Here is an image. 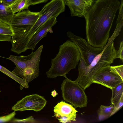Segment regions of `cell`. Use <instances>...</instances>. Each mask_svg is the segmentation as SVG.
Masks as SVG:
<instances>
[{"mask_svg": "<svg viewBox=\"0 0 123 123\" xmlns=\"http://www.w3.org/2000/svg\"><path fill=\"white\" fill-rule=\"evenodd\" d=\"M120 4L118 0H96L84 16L87 41L95 47L106 45Z\"/></svg>", "mask_w": 123, "mask_h": 123, "instance_id": "6da1fadb", "label": "cell"}, {"mask_svg": "<svg viewBox=\"0 0 123 123\" xmlns=\"http://www.w3.org/2000/svg\"><path fill=\"white\" fill-rule=\"evenodd\" d=\"M80 57V53L76 45L71 40L67 41L60 46L58 54L52 59L51 67L46 72L47 77H65L71 70L75 68Z\"/></svg>", "mask_w": 123, "mask_h": 123, "instance_id": "7a4b0ae2", "label": "cell"}, {"mask_svg": "<svg viewBox=\"0 0 123 123\" xmlns=\"http://www.w3.org/2000/svg\"><path fill=\"white\" fill-rule=\"evenodd\" d=\"M43 48V45H41L35 51H32L27 56L10 55L6 58L16 65L12 72L25 79L28 83L37 77L39 75V65Z\"/></svg>", "mask_w": 123, "mask_h": 123, "instance_id": "3957f363", "label": "cell"}, {"mask_svg": "<svg viewBox=\"0 0 123 123\" xmlns=\"http://www.w3.org/2000/svg\"><path fill=\"white\" fill-rule=\"evenodd\" d=\"M41 14V12L24 10L14 14L10 25L13 32L11 40L15 39L28 32L36 22Z\"/></svg>", "mask_w": 123, "mask_h": 123, "instance_id": "277c9868", "label": "cell"}, {"mask_svg": "<svg viewBox=\"0 0 123 123\" xmlns=\"http://www.w3.org/2000/svg\"><path fill=\"white\" fill-rule=\"evenodd\" d=\"M117 51L114 43H113L105 48L101 58L95 65L90 68L87 66H86L84 76L78 82L84 90L88 87L92 83L93 77L100 68L110 65L113 63L114 60L117 58Z\"/></svg>", "mask_w": 123, "mask_h": 123, "instance_id": "5b68a950", "label": "cell"}, {"mask_svg": "<svg viewBox=\"0 0 123 123\" xmlns=\"http://www.w3.org/2000/svg\"><path fill=\"white\" fill-rule=\"evenodd\" d=\"M65 77L61 88L63 99L76 107H86L87 98L84 90L78 82L69 79L66 76Z\"/></svg>", "mask_w": 123, "mask_h": 123, "instance_id": "8992f818", "label": "cell"}, {"mask_svg": "<svg viewBox=\"0 0 123 123\" xmlns=\"http://www.w3.org/2000/svg\"><path fill=\"white\" fill-rule=\"evenodd\" d=\"M67 36L77 46L81 56L87 66L89 65L98 55L102 52L109 45L106 44L101 47H95L90 44L85 39L76 36L72 32H67Z\"/></svg>", "mask_w": 123, "mask_h": 123, "instance_id": "52a82bcc", "label": "cell"}, {"mask_svg": "<svg viewBox=\"0 0 123 123\" xmlns=\"http://www.w3.org/2000/svg\"><path fill=\"white\" fill-rule=\"evenodd\" d=\"M123 82V79L110 65L100 68L93 77L92 83L100 84L111 90Z\"/></svg>", "mask_w": 123, "mask_h": 123, "instance_id": "ba28073f", "label": "cell"}, {"mask_svg": "<svg viewBox=\"0 0 123 123\" xmlns=\"http://www.w3.org/2000/svg\"><path fill=\"white\" fill-rule=\"evenodd\" d=\"M47 102L43 97L37 94H33L26 96L17 102L12 109L15 111L31 110L39 111L45 106Z\"/></svg>", "mask_w": 123, "mask_h": 123, "instance_id": "9c48e42d", "label": "cell"}, {"mask_svg": "<svg viewBox=\"0 0 123 123\" xmlns=\"http://www.w3.org/2000/svg\"><path fill=\"white\" fill-rule=\"evenodd\" d=\"M54 115L59 121L63 123L76 121V113L78 111L72 105L64 101L58 103L54 107Z\"/></svg>", "mask_w": 123, "mask_h": 123, "instance_id": "30bf717a", "label": "cell"}, {"mask_svg": "<svg viewBox=\"0 0 123 123\" xmlns=\"http://www.w3.org/2000/svg\"><path fill=\"white\" fill-rule=\"evenodd\" d=\"M69 7L71 16L84 17L91 8L95 0H63Z\"/></svg>", "mask_w": 123, "mask_h": 123, "instance_id": "8fae6325", "label": "cell"}, {"mask_svg": "<svg viewBox=\"0 0 123 123\" xmlns=\"http://www.w3.org/2000/svg\"><path fill=\"white\" fill-rule=\"evenodd\" d=\"M56 22V17H53L44 23L31 38L26 46V50L28 49L34 50L38 42L47 36L48 32H53L52 28Z\"/></svg>", "mask_w": 123, "mask_h": 123, "instance_id": "7c38bea8", "label": "cell"}, {"mask_svg": "<svg viewBox=\"0 0 123 123\" xmlns=\"http://www.w3.org/2000/svg\"><path fill=\"white\" fill-rule=\"evenodd\" d=\"M10 6L0 0V20L10 25L14 14Z\"/></svg>", "mask_w": 123, "mask_h": 123, "instance_id": "4fadbf2b", "label": "cell"}, {"mask_svg": "<svg viewBox=\"0 0 123 123\" xmlns=\"http://www.w3.org/2000/svg\"><path fill=\"white\" fill-rule=\"evenodd\" d=\"M0 71L17 81L20 84V89L22 90L23 87L28 88V83L26 80L17 76L4 67L0 65Z\"/></svg>", "mask_w": 123, "mask_h": 123, "instance_id": "5bb4252c", "label": "cell"}, {"mask_svg": "<svg viewBox=\"0 0 123 123\" xmlns=\"http://www.w3.org/2000/svg\"><path fill=\"white\" fill-rule=\"evenodd\" d=\"M112 95L111 99V103L115 106L123 96V82L117 85L111 89Z\"/></svg>", "mask_w": 123, "mask_h": 123, "instance_id": "9a60e30c", "label": "cell"}, {"mask_svg": "<svg viewBox=\"0 0 123 123\" xmlns=\"http://www.w3.org/2000/svg\"><path fill=\"white\" fill-rule=\"evenodd\" d=\"M31 5L30 0H16L10 6L14 14L28 9Z\"/></svg>", "mask_w": 123, "mask_h": 123, "instance_id": "2e32d148", "label": "cell"}, {"mask_svg": "<svg viewBox=\"0 0 123 123\" xmlns=\"http://www.w3.org/2000/svg\"><path fill=\"white\" fill-rule=\"evenodd\" d=\"M0 34L13 36V31L10 25L0 21Z\"/></svg>", "mask_w": 123, "mask_h": 123, "instance_id": "e0dca14e", "label": "cell"}, {"mask_svg": "<svg viewBox=\"0 0 123 123\" xmlns=\"http://www.w3.org/2000/svg\"><path fill=\"white\" fill-rule=\"evenodd\" d=\"M87 66L83 58L80 56L78 66V76L77 79L75 80V81L79 82L81 80L84 76L86 67Z\"/></svg>", "mask_w": 123, "mask_h": 123, "instance_id": "ac0fdd59", "label": "cell"}, {"mask_svg": "<svg viewBox=\"0 0 123 123\" xmlns=\"http://www.w3.org/2000/svg\"><path fill=\"white\" fill-rule=\"evenodd\" d=\"M114 106L111 104L109 106H105L103 105L100 106L99 112L105 115L108 117H111V115L114 109Z\"/></svg>", "mask_w": 123, "mask_h": 123, "instance_id": "d6986e66", "label": "cell"}, {"mask_svg": "<svg viewBox=\"0 0 123 123\" xmlns=\"http://www.w3.org/2000/svg\"><path fill=\"white\" fill-rule=\"evenodd\" d=\"M16 114L15 111L6 116L0 117V123H6L10 121Z\"/></svg>", "mask_w": 123, "mask_h": 123, "instance_id": "ffe728a7", "label": "cell"}, {"mask_svg": "<svg viewBox=\"0 0 123 123\" xmlns=\"http://www.w3.org/2000/svg\"><path fill=\"white\" fill-rule=\"evenodd\" d=\"M34 119L33 117H29L24 119H14L11 121L10 122L16 123H33Z\"/></svg>", "mask_w": 123, "mask_h": 123, "instance_id": "44dd1931", "label": "cell"}, {"mask_svg": "<svg viewBox=\"0 0 123 123\" xmlns=\"http://www.w3.org/2000/svg\"><path fill=\"white\" fill-rule=\"evenodd\" d=\"M123 105V96L121 97L120 100L116 105L114 106V109L112 113L111 116L113 115L120 110Z\"/></svg>", "mask_w": 123, "mask_h": 123, "instance_id": "7402d4cb", "label": "cell"}, {"mask_svg": "<svg viewBox=\"0 0 123 123\" xmlns=\"http://www.w3.org/2000/svg\"><path fill=\"white\" fill-rule=\"evenodd\" d=\"M119 13L117 21V24L120 22L123 19V0H121V4L119 7Z\"/></svg>", "mask_w": 123, "mask_h": 123, "instance_id": "603a6c76", "label": "cell"}, {"mask_svg": "<svg viewBox=\"0 0 123 123\" xmlns=\"http://www.w3.org/2000/svg\"><path fill=\"white\" fill-rule=\"evenodd\" d=\"M123 41L122 40L120 42V46L118 50L117 51V58H119L123 61Z\"/></svg>", "mask_w": 123, "mask_h": 123, "instance_id": "cb8c5ba5", "label": "cell"}, {"mask_svg": "<svg viewBox=\"0 0 123 123\" xmlns=\"http://www.w3.org/2000/svg\"><path fill=\"white\" fill-rule=\"evenodd\" d=\"M113 68L123 79V65L112 66Z\"/></svg>", "mask_w": 123, "mask_h": 123, "instance_id": "d4e9b609", "label": "cell"}, {"mask_svg": "<svg viewBox=\"0 0 123 123\" xmlns=\"http://www.w3.org/2000/svg\"><path fill=\"white\" fill-rule=\"evenodd\" d=\"M12 36L0 34V41H11Z\"/></svg>", "mask_w": 123, "mask_h": 123, "instance_id": "484cf974", "label": "cell"}, {"mask_svg": "<svg viewBox=\"0 0 123 123\" xmlns=\"http://www.w3.org/2000/svg\"><path fill=\"white\" fill-rule=\"evenodd\" d=\"M31 5H33L41 3L46 2L48 0H30Z\"/></svg>", "mask_w": 123, "mask_h": 123, "instance_id": "4316f807", "label": "cell"}, {"mask_svg": "<svg viewBox=\"0 0 123 123\" xmlns=\"http://www.w3.org/2000/svg\"><path fill=\"white\" fill-rule=\"evenodd\" d=\"M98 116L99 120L100 121L103 120L108 117L100 113L99 112L98 113Z\"/></svg>", "mask_w": 123, "mask_h": 123, "instance_id": "83f0119b", "label": "cell"}, {"mask_svg": "<svg viewBox=\"0 0 123 123\" xmlns=\"http://www.w3.org/2000/svg\"><path fill=\"white\" fill-rule=\"evenodd\" d=\"M5 4L9 6L11 5L16 0H1Z\"/></svg>", "mask_w": 123, "mask_h": 123, "instance_id": "f1b7e54d", "label": "cell"}, {"mask_svg": "<svg viewBox=\"0 0 123 123\" xmlns=\"http://www.w3.org/2000/svg\"><path fill=\"white\" fill-rule=\"evenodd\" d=\"M57 94V93L55 90H54L52 92L51 95L53 97H55Z\"/></svg>", "mask_w": 123, "mask_h": 123, "instance_id": "f546056e", "label": "cell"}, {"mask_svg": "<svg viewBox=\"0 0 123 123\" xmlns=\"http://www.w3.org/2000/svg\"></svg>", "mask_w": 123, "mask_h": 123, "instance_id": "4dcf8cb0", "label": "cell"}]
</instances>
